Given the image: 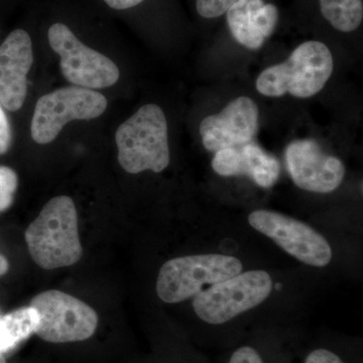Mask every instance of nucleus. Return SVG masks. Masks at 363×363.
<instances>
[{
  "mask_svg": "<svg viewBox=\"0 0 363 363\" xmlns=\"http://www.w3.org/2000/svg\"><path fill=\"white\" fill-rule=\"evenodd\" d=\"M33 262L44 269L77 264L82 257L75 204L68 196L50 200L26 231Z\"/></svg>",
  "mask_w": 363,
  "mask_h": 363,
  "instance_id": "f257e3e1",
  "label": "nucleus"
},
{
  "mask_svg": "<svg viewBox=\"0 0 363 363\" xmlns=\"http://www.w3.org/2000/svg\"><path fill=\"white\" fill-rule=\"evenodd\" d=\"M333 70L334 60L329 48L318 40H309L296 48L284 63L262 71L255 87L267 97H281L289 93L305 99L323 89Z\"/></svg>",
  "mask_w": 363,
  "mask_h": 363,
  "instance_id": "f03ea898",
  "label": "nucleus"
},
{
  "mask_svg": "<svg viewBox=\"0 0 363 363\" xmlns=\"http://www.w3.org/2000/svg\"><path fill=\"white\" fill-rule=\"evenodd\" d=\"M116 142L119 164L128 173H161L168 168V123L159 105L140 107L117 128Z\"/></svg>",
  "mask_w": 363,
  "mask_h": 363,
  "instance_id": "7ed1b4c3",
  "label": "nucleus"
},
{
  "mask_svg": "<svg viewBox=\"0 0 363 363\" xmlns=\"http://www.w3.org/2000/svg\"><path fill=\"white\" fill-rule=\"evenodd\" d=\"M242 269L240 260L230 255L211 253L176 257L160 269L157 294L168 304L184 302L201 292L203 286L233 278Z\"/></svg>",
  "mask_w": 363,
  "mask_h": 363,
  "instance_id": "20e7f679",
  "label": "nucleus"
},
{
  "mask_svg": "<svg viewBox=\"0 0 363 363\" xmlns=\"http://www.w3.org/2000/svg\"><path fill=\"white\" fill-rule=\"evenodd\" d=\"M272 291V279L269 272H240L198 293L193 300V308L204 323L220 326L262 304Z\"/></svg>",
  "mask_w": 363,
  "mask_h": 363,
  "instance_id": "39448f33",
  "label": "nucleus"
},
{
  "mask_svg": "<svg viewBox=\"0 0 363 363\" xmlns=\"http://www.w3.org/2000/svg\"><path fill=\"white\" fill-rule=\"evenodd\" d=\"M107 99L87 88H61L38 100L33 111L30 133L40 145L52 143L71 121H90L104 113Z\"/></svg>",
  "mask_w": 363,
  "mask_h": 363,
  "instance_id": "423d86ee",
  "label": "nucleus"
},
{
  "mask_svg": "<svg viewBox=\"0 0 363 363\" xmlns=\"http://www.w3.org/2000/svg\"><path fill=\"white\" fill-rule=\"evenodd\" d=\"M39 316L35 334L51 343L84 341L95 333L96 312L89 305L61 291H45L30 302Z\"/></svg>",
  "mask_w": 363,
  "mask_h": 363,
  "instance_id": "0eeeda50",
  "label": "nucleus"
},
{
  "mask_svg": "<svg viewBox=\"0 0 363 363\" xmlns=\"http://www.w3.org/2000/svg\"><path fill=\"white\" fill-rule=\"evenodd\" d=\"M52 51L59 55L62 73L77 87L102 89L118 81V67L108 57L81 42L66 25L54 23L48 32Z\"/></svg>",
  "mask_w": 363,
  "mask_h": 363,
  "instance_id": "6e6552de",
  "label": "nucleus"
},
{
  "mask_svg": "<svg viewBox=\"0 0 363 363\" xmlns=\"http://www.w3.org/2000/svg\"><path fill=\"white\" fill-rule=\"evenodd\" d=\"M248 222L255 230L308 266L323 267L330 264L332 248L328 241L304 222L269 210L252 212Z\"/></svg>",
  "mask_w": 363,
  "mask_h": 363,
  "instance_id": "1a4fd4ad",
  "label": "nucleus"
},
{
  "mask_svg": "<svg viewBox=\"0 0 363 363\" xmlns=\"http://www.w3.org/2000/svg\"><path fill=\"white\" fill-rule=\"evenodd\" d=\"M285 157L294 183L308 192H333L345 176L343 162L325 154L313 140H294L286 147Z\"/></svg>",
  "mask_w": 363,
  "mask_h": 363,
  "instance_id": "9d476101",
  "label": "nucleus"
},
{
  "mask_svg": "<svg viewBox=\"0 0 363 363\" xmlns=\"http://www.w3.org/2000/svg\"><path fill=\"white\" fill-rule=\"evenodd\" d=\"M259 107L252 98H235L218 114L203 119L199 128L203 145L216 152L252 143L259 128Z\"/></svg>",
  "mask_w": 363,
  "mask_h": 363,
  "instance_id": "9b49d317",
  "label": "nucleus"
},
{
  "mask_svg": "<svg viewBox=\"0 0 363 363\" xmlns=\"http://www.w3.org/2000/svg\"><path fill=\"white\" fill-rule=\"evenodd\" d=\"M33 63V43L23 30H16L0 45V104L20 111L28 94V74Z\"/></svg>",
  "mask_w": 363,
  "mask_h": 363,
  "instance_id": "f8f14e48",
  "label": "nucleus"
},
{
  "mask_svg": "<svg viewBox=\"0 0 363 363\" xmlns=\"http://www.w3.org/2000/svg\"><path fill=\"white\" fill-rule=\"evenodd\" d=\"M212 168L223 177L247 176L264 189L272 188L281 173L278 160L253 143L215 152Z\"/></svg>",
  "mask_w": 363,
  "mask_h": 363,
  "instance_id": "ddd939ff",
  "label": "nucleus"
},
{
  "mask_svg": "<svg viewBox=\"0 0 363 363\" xmlns=\"http://www.w3.org/2000/svg\"><path fill=\"white\" fill-rule=\"evenodd\" d=\"M264 0H238L226 11V20L234 40L247 48L259 50L264 44V39L257 30L255 16Z\"/></svg>",
  "mask_w": 363,
  "mask_h": 363,
  "instance_id": "4468645a",
  "label": "nucleus"
},
{
  "mask_svg": "<svg viewBox=\"0 0 363 363\" xmlns=\"http://www.w3.org/2000/svg\"><path fill=\"white\" fill-rule=\"evenodd\" d=\"M38 324L39 316L30 306L0 316V353L13 350L35 333Z\"/></svg>",
  "mask_w": 363,
  "mask_h": 363,
  "instance_id": "2eb2a0df",
  "label": "nucleus"
},
{
  "mask_svg": "<svg viewBox=\"0 0 363 363\" xmlns=\"http://www.w3.org/2000/svg\"><path fill=\"white\" fill-rule=\"evenodd\" d=\"M325 20L342 33L357 30L363 20L362 0H319Z\"/></svg>",
  "mask_w": 363,
  "mask_h": 363,
  "instance_id": "dca6fc26",
  "label": "nucleus"
},
{
  "mask_svg": "<svg viewBox=\"0 0 363 363\" xmlns=\"http://www.w3.org/2000/svg\"><path fill=\"white\" fill-rule=\"evenodd\" d=\"M18 184V175L13 169L0 166V212L6 211L13 205Z\"/></svg>",
  "mask_w": 363,
  "mask_h": 363,
  "instance_id": "f3484780",
  "label": "nucleus"
},
{
  "mask_svg": "<svg viewBox=\"0 0 363 363\" xmlns=\"http://www.w3.org/2000/svg\"><path fill=\"white\" fill-rule=\"evenodd\" d=\"M279 21L278 7L272 4H264L255 16V23H257V30L260 35L267 39L271 37L272 33L276 30Z\"/></svg>",
  "mask_w": 363,
  "mask_h": 363,
  "instance_id": "a211bd4d",
  "label": "nucleus"
},
{
  "mask_svg": "<svg viewBox=\"0 0 363 363\" xmlns=\"http://www.w3.org/2000/svg\"><path fill=\"white\" fill-rule=\"evenodd\" d=\"M238 0H196L198 13L204 18H216L226 11Z\"/></svg>",
  "mask_w": 363,
  "mask_h": 363,
  "instance_id": "6ab92c4d",
  "label": "nucleus"
},
{
  "mask_svg": "<svg viewBox=\"0 0 363 363\" xmlns=\"http://www.w3.org/2000/svg\"><path fill=\"white\" fill-rule=\"evenodd\" d=\"M227 363H267L257 347L252 345H241L231 353Z\"/></svg>",
  "mask_w": 363,
  "mask_h": 363,
  "instance_id": "aec40b11",
  "label": "nucleus"
},
{
  "mask_svg": "<svg viewBox=\"0 0 363 363\" xmlns=\"http://www.w3.org/2000/svg\"><path fill=\"white\" fill-rule=\"evenodd\" d=\"M303 363H347L335 350L326 346L314 348L306 355Z\"/></svg>",
  "mask_w": 363,
  "mask_h": 363,
  "instance_id": "412c9836",
  "label": "nucleus"
},
{
  "mask_svg": "<svg viewBox=\"0 0 363 363\" xmlns=\"http://www.w3.org/2000/svg\"><path fill=\"white\" fill-rule=\"evenodd\" d=\"M11 145V128L4 107L0 104V155H4Z\"/></svg>",
  "mask_w": 363,
  "mask_h": 363,
  "instance_id": "4be33fe9",
  "label": "nucleus"
},
{
  "mask_svg": "<svg viewBox=\"0 0 363 363\" xmlns=\"http://www.w3.org/2000/svg\"><path fill=\"white\" fill-rule=\"evenodd\" d=\"M111 9L116 11H124V9H131L142 4L143 0H104Z\"/></svg>",
  "mask_w": 363,
  "mask_h": 363,
  "instance_id": "5701e85b",
  "label": "nucleus"
},
{
  "mask_svg": "<svg viewBox=\"0 0 363 363\" xmlns=\"http://www.w3.org/2000/svg\"><path fill=\"white\" fill-rule=\"evenodd\" d=\"M9 262L4 255H0V277L4 276L9 271Z\"/></svg>",
  "mask_w": 363,
  "mask_h": 363,
  "instance_id": "b1692460",
  "label": "nucleus"
},
{
  "mask_svg": "<svg viewBox=\"0 0 363 363\" xmlns=\"http://www.w3.org/2000/svg\"><path fill=\"white\" fill-rule=\"evenodd\" d=\"M0 363H6V358H4V354L0 353Z\"/></svg>",
  "mask_w": 363,
  "mask_h": 363,
  "instance_id": "393cba45",
  "label": "nucleus"
}]
</instances>
